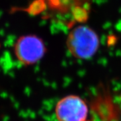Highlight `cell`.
Returning <instances> with one entry per match:
<instances>
[{
  "label": "cell",
  "mask_w": 121,
  "mask_h": 121,
  "mask_svg": "<svg viewBox=\"0 0 121 121\" xmlns=\"http://www.w3.org/2000/svg\"><path fill=\"white\" fill-rule=\"evenodd\" d=\"M71 55L79 59H89L98 50V35L91 28L84 25L75 27L70 31L66 41Z\"/></svg>",
  "instance_id": "6da1fadb"
},
{
  "label": "cell",
  "mask_w": 121,
  "mask_h": 121,
  "mask_svg": "<svg viewBox=\"0 0 121 121\" xmlns=\"http://www.w3.org/2000/svg\"><path fill=\"white\" fill-rule=\"evenodd\" d=\"M89 112L86 102L77 95H67L60 98L55 107L58 121H86Z\"/></svg>",
  "instance_id": "7a4b0ae2"
},
{
  "label": "cell",
  "mask_w": 121,
  "mask_h": 121,
  "mask_svg": "<svg viewBox=\"0 0 121 121\" xmlns=\"http://www.w3.org/2000/svg\"><path fill=\"white\" fill-rule=\"evenodd\" d=\"M17 59L24 65L39 62L46 52L43 40L36 35H25L17 39L13 47Z\"/></svg>",
  "instance_id": "3957f363"
},
{
  "label": "cell",
  "mask_w": 121,
  "mask_h": 121,
  "mask_svg": "<svg viewBox=\"0 0 121 121\" xmlns=\"http://www.w3.org/2000/svg\"><path fill=\"white\" fill-rule=\"evenodd\" d=\"M48 1L49 2V5H50L52 8H54L55 5L56 4V0H48Z\"/></svg>",
  "instance_id": "277c9868"
},
{
  "label": "cell",
  "mask_w": 121,
  "mask_h": 121,
  "mask_svg": "<svg viewBox=\"0 0 121 121\" xmlns=\"http://www.w3.org/2000/svg\"></svg>",
  "instance_id": "5b68a950"
}]
</instances>
